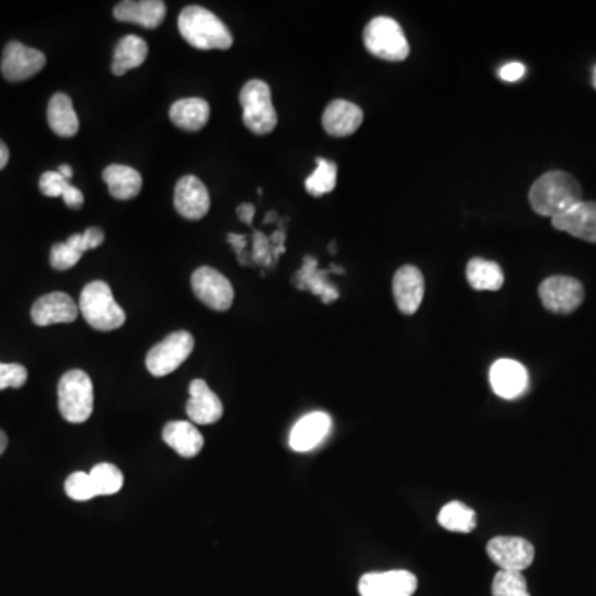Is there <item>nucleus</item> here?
<instances>
[{"label": "nucleus", "instance_id": "1", "mask_svg": "<svg viewBox=\"0 0 596 596\" xmlns=\"http://www.w3.org/2000/svg\"><path fill=\"white\" fill-rule=\"evenodd\" d=\"M529 201L539 216L553 219L583 201L582 186L572 174L550 171L530 188Z\"/></svg>", "mask_w": 596, "mask_h": 596}, {"label": "nucleus", "instance_id": "2", "mask_svg": "<svg viewBox=\"0 0 596 596\" xmlns=\"http://www.w3.org/2000/svg\"><path fill=\"white\" fill-rule=\"evenodd\" d=\"M179 32L198 50H229L234 44L231 30L211 10L189 5L179 14Z\"/></svg>", "mask_w": 596, "mask_h": 596}, {"label": "nucleus", "instance_id": "3", "mask_svg": "<svg viewBox=\"0 0 596 596\" xmlns=\"http://www.w3.org/2000/svg\"><path fill=\"white\" fill-rule=\"evenodd\" d=\"M78 307L88 325L100 332H111L125 325V310L116 302L110 285L101 280L85 285Z\"/></svg>", "mask_w": 596, "mask_h": 596}, {"label": "nucleus", "instance_id": "4", "mask_svg": "<svg viewBox=\"0 0 596 596\" xmlns=\"http://www.w3.org/2000/svg\"><path fill=\"white\" fill-rule=\"evenodd\" d=\"M58 408L68 423L80 424L93 413L92 378L82 370H70L58 383Z\"/></svg>", "mask_w": 596, "mask_h": 596}, {"label": "nucleus", "instance_id": "5", "mask_svg": "<svg viewBox=\"0 0 596 596\" xmlns=\"http://www.w3.org/2000/svg\"><path fill=\"white\" fill-rule=\"evenodd\" d=\"M363 42L371 55L386 62H403L409 55V44L401 25L391 17L370 20L363 32Z\"/></svg>", "mask_w": 596, "mask_h": 596}, {"label": "nucleus", "instance_id": "6", "mask_svg": "<svg viewBox=\"0 0 596 596\" xmlns=\"http://www.w3.org/2000/svg\"><path fill=\"white\" fill-rule=\"evenodd\" d=\"M242 120L255 135H269L279 116L272 103L270 87L262 80H250L241 90Z\"/></svg>", "mask_w": 596, "mask_h": 596}, {"label": "nucleus", "instance_id": "7", "mask_svg": "<svg viewBox=\"0 0 596 596\" xmlns=\"http://www.w3.org/2000/svg\"><path fill=\"white\" fill-rule=\"evenodd\" d=\"M194 350V338L189 332L179 330L164 338L163 342L149 350L146 368L156 378L173 373L188 360Z\"/></svg>", "mask_w": 596, "mask_h": 596}, {"label": "nucleus", "instance_id": "8", "mask_svg": "<svg viewBox=\"0 0 596 596\" xmlns=\"http://www.w3.org/2000/svg\"><path fill=\"white\" fill-rule=\"evenodd\" d=\"M540 302L552 313H572L585 300L582 282L567 275H553L539 287Z\"/></svg>", "mask_w": 596, "mask_h": 596}, {"label": "nucleus", "instance_id": "9", "mask_svg": "<svg viewBox=\"0 0 596 596\" xmlns=\"http://www.w3.org/2000/svg\"><path fill=\"white\" fill-rule=\"evenodd\" d=\"M191 285H193L194 295L212 310L226 312L232 307L234 287L229 279L216 269L201 267L196 270L191 279Z\"/></svg>", "mask_w": 596, "mask_h": 596}, {"label": "nucleus", "instance_id": "10", "mask_svg": "<svg viewBox=\"0 0 596 596\" xmlns=\"http://www.w3.org/2000/svg\"><path fill=\"white\" fill-rule=\"evenodd\" d=\"M487 555L500 570L524 572L535 560V548L522 537H496L487 544Z\"/></svg>", "mask_w": 596, "mask_h": 596}, {"label": "nucleus", "instance_id": "11", "mask_svg": "<svg viewBox=\"0 0 596 596\" xmlns=\"http://www.w3.org/2000/svg\"><path fill=\"white\" fill-rule=\"evenodd\" d=\"M45 63L47 58L40 50L30 49L20 42H10L2 55V73L9 82H24L35 77Z\"/></svg>", "mask_w": 596, "mask_h": 596}, {"label": "nucleus", "instance_id": "12", "mask_svg": "<svg viewBox=\"0 0 596 596\" xmlns=\"http://www.w3.org/2000/svg\"><path fill=\"white\" fill-rule=\"evenodd\" d=\"M105 242V232L100 227H88L83 234L68 237V241L55 244L50 250V265L53 269H72L80 262L87 250L97 249Z\"/></svg>", "mask_w": 596, "mask_h": 596}, {"label": "nucleus", "instance_id": "13", "mask_svg": "<svg viewBox=\"0 0 596 596\" xmlns=\"http://www.w3.org/2000/svg\"><path fill=\"white\" fill-rule=\"evenodd\" d=\"M174 207L189 221H199L206 216L211 207V196L201 179L196 176L179 179L174 189Z\"/></svg>", "mask_w": 596, "mask_h": 596}, {"label": "nucleus", "instance_id": "14", "mask_svg": "<svg viewBox=\"0 0 596 596\" xmlns=\"http://www.w3.org/2000/svg\"><path fill=\"white\" fill-rule=\"evenodd\" d=\"M492 390L504 399L520 398L529 388V373L525 366L515 360H499L489 371Z\"/></svg>", "mask_w": 596, "mask_h": 596}, {"label": "nucleus", "instance_id": "15", "mask_svg": "<svg viewBox=\"0 0 596 596\" xmlns=\"http://www.w3.org/2000/svg\"><path fill=\"white\" fill-rule=\"evenodd\" d=\"M424 277L414 265H404L393 279V295L396 307L404 315H414L424 298Z\"/></svg>", "mask_w": 596, "mask_h": 596}, {"label": "nucleus", "instance_id": "16", "mask_svg": "<svg viewBox=\"0 0 596 596\" xmlns=\"http://www.w3.org/2000/svg\"><path fill=\"white\" fill-rule=\"evenodd\" d=\"M32 320L39 327H49L55 323H72L77 320L78 307L73 298L63 292H52V294L40 297L32 307Z\"/></svg>", "mask_w": 596, "mask_h": 596}, {"label": "nucleus", "instance_id": "17", "mask_svg": "<svg viewBox=\"0 0 596 596\" xmlns=\"http://www.w3.org/2000/svg\"><path fill=\"white\" fill-rule=\"evenodd\" d=\"M552 226L557 231L596 244V202H578L577 206L553 217Z\"/></svg>", "mask_w": 596, "mask_h": 596}, {"label": "nucleus", "instance_id": "18", "mask_svg": "<svg viewBox=\"0 0 596 596\" xmlns=\"http://www.w3.org/2000/svg\"><path fill=\"white\" fill-rule=\"evenodd\" d=\"M332 429V418L327 413H310L295 424L289 444L295 452H308L320 446Z\"/></svg>", "mask_w": 596, "mask_h": 596}, {"label": "nucleus", "instance_id": "19", "mask_svg": "<svg viewBox=\"0 0 596 596\" xmlns=\"http://www.w3.org/2000/svg\"><path fill=\"white\" fill-rule=\"evenodd\" d=\"M189 396L186 413L193 423L214 424L222 418L224 406L221 399L206 385V381L194 380L189 386Z\"/></svg>", "mask_w": 596, "mask_h": 596}, {"label": "nucleus", "instance_id": "20", "mask_svg": "<svg viewBox=\"0 0 596 596\" xmlns=\"http://www.w3.org/2000/svg\"><path fill=\"white\" fill-rule=\"evenodd\" d=\"M323 128L333 138H347L363 123V110L347 100H335L323 113Z\"/></svg>", "mask_w": 596, "mask_h": 596}, {"label": "nucleus", "instance_id": "21", "mask_svg": "<svg viewBox=\"0 0 596 596\" xmlns=\"http://www.w3.org/2000/svg\"><path fill=\"white\" fill-rule=\"evenodd\" d=\"M116 20L141 25L145 29H158L166 17V4L161 0H126L113 10Z\"/></svg>", "mask_w": 596, "mask_h": 596}, {"label": "nucleus", "instance_id": "22", "mask_svg": "<svg viewBox=\"0 0 596 596\" xmlns=\"http://www.w3.org/2000/svg\"><path fill=\"white\" fill-rule=\"evenodd\" d=\"M163 439L164 443L186 459L198 456L204 446L202 434L189 421H174L166 424V428L163 429Z\"/></svg>", "mask_w": 596, "mask_h": 596}, {"label": "nucleus", "instance_id": "23", "mask_svg": "<svg viewBox=\"0 0 596 596\" xmlns=\"http://www.w3.org/2000/svg\"><path fill=\"white\" fill-rule=\"evenodd\" d=\"M211 106L202 98H183L171 106L169 120L184 131H199L207 125Z\"/></svg>", "mask_w": 596, "mask_h": 596}, {"label": "nucleus", "instance_id": "24", "mask_svg": "<svg viewBox=\"0 0 596 596\" xmlns=\"http://www.w3.org/2000/svg\"><path fill=\"white\" fill-rule=\"evenodd\" d=\"M47 120L55 135L60 138H72L80 130V120L73 108L72 98L65 93H55L49 103Z\"/></svg>", "mask_w": 596, "mask_h": 596}, {"label": "nucleus", "instance_id": "25", "mask_svg": "<svg viewBox=\"0 0 596 596\" xmlns=\"http://www.w3.org/2000/svg\"><path fill=\"white\" fill-rule=\"evenodd\" d=\"M103 179L110 189V194L120 201H128L141 193L143 178L136 169L123 164H111L103 171Z\"/></svg>", "mask_w": 596, "mask_h": 596}, {"label": "nucleus", "instance_id": "26", "mask_svg": "<svg viewBox=\"0 0 596 596\" xmlns=\"http://www.w3.org/2000/svg\"><path fill=\"white\" fill-rule=\"evenodd\" d=\"M146 57H148V44L145 40L136 37V35H126L116 45L111 72L116 77H121L133 68L141 67L145 63Z\"/></svg>", "mask_w": 596, "mask_h": 596}, {"label": "nucleus", "instance_id": "27", "mask_svg": "<svg viewBox=\"0 0 596 596\" xmlns=\"http://www.w3.org/2000/svg\"><path fill=\"white\" fill-rule=\"evenodd\" d=\"M467 282L474 290H496L502 289L505 282L504 270L497 262L492 260L476 259L469 260L467 264Z\"/></svg>", "mask_w": 596, "mask_h": 596}, {"label": "nucleus", "instance_id": "28", "mask_svg": "<svg viewBox=\"0 0 596 596\" xmlns=\"http://www.w3.org/2000/svg\"><path fill=\"white\" fill-rule=\"evenodd\" d=\"M328 270H317V260L313 257L303 259V269L298 272V289H310L313 294L320 295L323 303L335 302L338 290L327 282Z\"/></svg>", "mask_w": 596, "mask_h": 596}, {"label": "nucleus", "instance_id": "29", "mask_svg": "<svg viewBox=\"0 0 596 596\" xmlns=\"http://www.w3.org/2000/svg\"><path fill=\"white\" fill-rule=\"evenodd\" d=\"M439 524L443 529L449 532H459V534H469L476 529L477 515L469 505L462 502H449L444 505L438 515Z\"/></svg>", "mask_w": 596, "mask_h": 596}, {"label": "nucleus", "instance_id": "30", "mask_svg": "<svg viewBox=\"0 0 596 596\" xmlns=\"http://www.w3.org/2000/svg\"><path fill=\"white\" fill-rule=\"evenodd\" d=\"M337 173V164L325 158H317V168L305 179L307 193L317 198L332 193L337 186Z\"/></svg>", "mask_w": 596, "mask_h": 596}, {"label": "nucleus", "instance_id": "31", "mask_svg": "<svg viewBox=\"0 0 596 596\" xmlns=\"http://www.w3.org/2000/svg\"><path fill=\"white\" fill-rule=\"evenodd\" d=\"M90 477H92L97 496H113L116 492L121 491L123 482H125V477L121 474L120 469L108 462L93 467Z\"/></svg>", "mask_w": 596, "mask_h": 596}, {"label": "nucleus", "instance_id": "32", "mask_svg": "<svg viewBox=\"0 0 596 596\" xmlns=\"http://www.w3.org/2000/svg\"><path fill=\"white\" fill-rule=\"evenodd\" d=\"M494 596H530L527 580L522 572H507L500 570L492 582Z\"/></svg>", "mask_w": 596, "mask_h": 596}, {"label": "nucleus", "instance_id": "33", "mask_svg": "<svg viewBox=\"0 0 596 596\" xmlns=\"http://www.w3.org/2000/svg\"><path fill=\"white\" fill-rule=\"evenodd\" d=\"M65 492L70 499L77 500V502H87V500L97 497L90 472H73L65 482Z\"/></svg>", "mask_w": 596, "mask_h": 596}, {"label": "nucleus", "instance_id": "34", "mask_svg": "<svg viewBox=\"0 0 596 596\" xmlns=\"http://www.w3.org/2000/svg\"><path fill=\"white\" fill-rule=\"evenodd\" d=\"M385 577L391 596H413L418 590V578L408 570H391Z\"/></svg>", "mask_w": 596, "mask_h": 596}, {"label": "nucleus", "instance_id": "35", "mask_svg": "<svg viewBox=\"0 0 596 596\" xmlns=\"http://www.w3.org/2000/svg\"><path fill=\"white\" fill-rule=\"evenodd\" d=\"M25 366L17 363H0V391L7 388H22L27 383Z\"/></svg>", "mask_w": 596, "mask_h": 596}, {"label": "nucleus", "instance_id": "36", "mask_svg": "<svg viewBox=\"0 0 596 596\" xmlns=\"http://www.w3.org/2000/svg\"><path fill=\"white\" fill-rule=\"evenodd\" d=\"M39 186L40 191L47 198H63V194L67 193L72 184L68 179L63 178L58 171H47V173L42 174Z\"/></svg>", "mask_w": 596, "mask_h": 596}, {"label": "nucleus", "instance_id": "37", "mask_svg": "<svg viewBox=\"0 0 596 596\" xmlns=\"http://www.w3.org/2000/svg\"><path fill=\"white\" fill-rule=\"evenodd\" d=\"M358 592L361 596H391L385 573H366L360 578Z\"/></svg>", "mask_w": 596, "mask_h": 596}, {"label": "nucleus", "instance_id": "38", "mask_svg": "<svg viewBox=\"0 0 596 596\" xmlns=\"http://www.w3.org/2000/svg\"><path fill=\"white\" fill-rule=\"evenodd\" d=\"M272 246L269 237H265L260 231L254 232V249H252V262L260 265H272Z\"/></svg>", "mask_w": 596, "mask_h": 596}, {"label": "nucleus", "instance_id": "39", "mask_svg": "<svg viewBox=\"0 0 596 596\" xmlns=\"http://www.w3.org/2000/svg\"><path fill=\"white\" fill-rule=\"evenodd\" d=\"M525 75V67L520 62H510L504 67L500 68L499 77L504 82L514 83L519 82L520 78Z\"/></svg>", "mask_w": 596, "mask_h": 596}, {"label": "nucleus", "instance_id": "40", "mask_svg": "<svg viewBox=\"0 0 596 596\" xmlns=\"http://www.w3.org/2000/svg\"><path fill=\"white\" fill-rule=\"evenodd\" d=\"M63 201L67 204L68 207H72V209H80L83 206V198L82 191L80 189L75 188V186H70L67 193L63 194Z\"/></svg>", "mask_w": 596, "mask_h": 596}, {"label": "nucleus", "instance_id": "41", "mask_svg": "<svg viewBox=\"0 0 596 596\" xmlns=\"http://www.w3.org/2000/svg\"><path fill=\"white\" fill-rule=\"evenodd\" d=\"M227 241H229V244L236 250L237 255H239V260H241V264H244V255H242V252H244V249H246L247 246V236H242V234H229V236H227Z\"/></svg>", "mask_w": 596, "mask_h": 596}, {"label": "nucleus", "instance_id": "42", "mask_svg": "<svg viewBox=\"0 0 596 596\" xmlns=\"http://www.w3.org/2000/svg\"><path fill=\"white\" fill-rule=\"evenodd\" d=\"M254 214L255 207L252 204H242V206L237 207V216L241 217V221L246 222L249 226L254 221Z\"/></svg>", "mask_w": 596, "mask_h": 596}, {"label": "nucleus", "instance_id": "43", "mask_svg": "<svg viewBox=\"0 0 596 596\" xmlns=\"http://www.w3.org/2000/svg\"><path fill=\"white\" fill-rule=\"evenodd\" d=\"M10 153L9 148L5 146L4 141L0 140V169H4L9 163Z\"/></svg>", "mask_w": 596, "mask_h": 596}, {"label": "nucleus", "instance_id": "44", "mask_svg": "<svg viewBox=\"0 0 596 596\" xmlns=\"http://www.w3.org/2000/svg\"><path fill=\"white\" fill-rule=\"evenodd\" d=\"M58 173L62 174L63 178L68 179V181H70V179H72L73 176V169L70 168L68 164H62V166L58 168Z\"/></svg>", "mask_w": 596, "mask_h": 596}, {"label": "nucleus", "instance_id": "45", "mask_svg": "<svg viewBox=\"0 0 596 596\" xmlns=\"http://www.w3.org/2000/svg\"><path fill=\"white\" fill-rule=\"evenodd\" d=\"M7 436H5L4 431H0V456L4 454L5 449H7Z\"/></svg>", "mask_w": 596, "mask_h": 596}, {"label": "nucleus", "instance_id": "46", "mask_svg": "<svg viewBox=\"0 0 596 596\" xmlns=\"http://www.w3.org/2000/svg\"><path fill=\"white\" fill-rule=\"evenodd\" d=\"M274 217H275V212H270L269 216H267V219H265V222H267V224H269V222L275 221Z\"/></svg>", "mask_w": 596, "mask_h": 596}, {"label": "nucleus", "instance_id": "47", "mask_svg": "<svg viewBox=\"0 0 596 596\" xmlns=\"http://www.w3.org/2000/svg\"><path fill=\"white\" fill-rule=\"evenodd\" d=\"M593 87H595L596 90V67L595 70H593Z\"/></svg>", "mask_w": 596, "mask_h": 596}]
</instances>
